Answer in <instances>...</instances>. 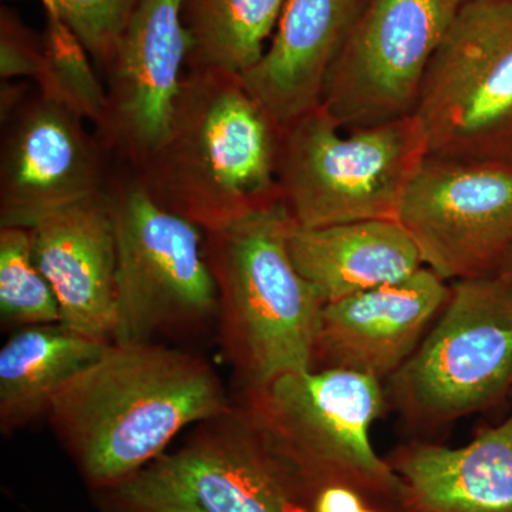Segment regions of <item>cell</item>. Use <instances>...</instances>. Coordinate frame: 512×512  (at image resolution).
I'll return each mask as SVG.
<instances>
[{
	"label": "cell",
	"mask_w": 512,
	"mask_h": 512,
	"mask_svg": "<svg viewBox=\"0 0 512 512\" xmlns=\"http://www.w3.org/2000/svg\"><path fill=\"white\" fill-rule=\"evenodd\" d=\"M311 512H379L362 495L346 487H329L313 498Z\"/></svg>",
	"instance_id": "obj_25"
},
{
	"label": "cell",
	"mask_w": 512,
	"mask_h": 512,
	"mask_svg": "<svg viewBox=\"0 0 512 512\" xmlns=\"http://www.w3.org/2000/svg\"><path fill=\"white\" fill-rule=\"evenodd\" d=\"M191 46L183 0H138L106 69L109 111L99 136L133 170L167 134Z\"/></svg>",
	"instance_id": "obj_13"
},
{
	"label": "cell",
	"mask_w": 512,
	"mask_h": 512,
	"mask_svg": "<svg viewBox=\"0 0 512 512\" xmlns=\"http://www.w3.org/2000/svg\"><path fill=\"white\" fill-rule=\"evenodd\" d=\"M286 0H183L190 33L188 69H220L242 74L265 52Z\"/></svg>",
	"instance_id": "obj_20"
},
{
	"label": "cell",
	"mask_w": 512,
	"mask_h": 512,
	"mask_svg": "<svg viewBox=\"0 0 512 512\" xmlns=\"http://www.w3.org/2000/svg\"><path fill=\"white\" fill-rule=\"evenodd\" d=\"M429 266L403 281L325 303L311 370H349L387 382L419 348L450 296Z\"/></svg>",
	"instance_id": "obj_14"
},
{
	"label": "cell",
	"mask_w": 512,
	"mask_h": 512,
	"mask_svg": "<svg viewBox=\"0 0 512 512\" xmlns=\"http://www.w3.org/2000/svg\"><path fill=\"white\" fill-rule=\"evenodd\" d=\"M500 278H503L504 281L510 282L512 284V252L505 259L504 264L501 265V268L498 269L497 274Z\"/></svg>",
	"instance_id": "obj_26"
},
{
	"label": "cell",
	"mask_w": 512,
	"mask_h": 512,
	"mask_svg": "<svg viewBox=\"0 0 512 512\" xmlns=\"http://www.w3.org/2000/svg\"><path fill=\"white\" fill-rule=\"evenodd\" d=\"M45 12L42 69L35 79L37 92L93 124L100 136L109 111L106 87L97 77L92 57L79 37L53 10Z\"/></svg>",
	"instance_id": "obj_21"
},
{
	"label": "cell",
	"mask_w": 512,
	"mask_h": 512,
	"mask_svg": "<svg viewBox=\"0 0 512 512\" xmlns=\"http://www.w3.org/2000/svg\"><path fill=\"white\" fill-rule=\"evenodd\" d=\"M384 458L399 478L396 512H512V413L466 446L414 439Z\"/></svg>",
	"instance_id": "obj_17"
},
{
	"label": "cell",
	"mask_w": 512,
	"mask_h": 512,
	"mask_svg": "<svg viewBox=\"0 0 512 512\" xmlns=\"http://www.w3.org/2000/svg\"><path fill=\"white\" fill-rule=\"evenodd\" d=\"M399 222L444 281L497 274L512 252V163L427 156Z\"/></svg>",
	"instance_id": "obj_11"
},
{
	"label": "cell",
	"mask_w": 512,
	"mask_h": 512,
	"mask_svg": "<svg viewBox=\"0 0 512 512\" xmlns=\"http://www.w3.org/2000/svg\"><path fill=\"white\" fill-rule=\"evenodd\" d=\"M456 0H366L326 80L322 106L343 131L416 114Z\"/></svg>",
	"instance_id": "obj_10"
},
{
	"label": "cell",
	"mask_w": 512,
	"mask_h": 512,
	"mask_svg": "<svg viewBox=\"0 0 512 512\" xmlns=\"http://www.w3.org/2000/svg\"><path fill=\"white\" fill-rule=\"evenodd\" d=\"M299 274L325 303L403 281L423 268L416 242L399 221L369 220L301 228L289 238Z\"/></svg>",
	"instance_id": "obj_18"
},
{
	"label": "cell",
	"mask_w": 512,
	"mask_h": 512,
	"mask_svg": "<svg viewBox=\"0 0 512 512\" xmlns=\"http://www.w3.org/2000/svg\"><path fill=\"white\" fill-rule=\"evenodd\" d=\"M109 343L55 325L28 326L0 350V427L3 433L47 416L64 384L92 365Z\"/></svg>",
	"instance_id": "obj_19"
},
{
	"label": "cell",
	"mask_w": 512,
	"mask_h": 512,
	"mask_svg": "<svg viewBox=\"0 0 512 512\" xmlns=\"http://www.w3.org/2000/svg\"><path fill=\"white\" fill-rule=\"evenodd\" d=\"M30 232L37 268L59 302L60 325L113 342L117 254L106 191L46 215Z\"/></svg>",
	"instance_id": "obj_15"
},
{
	"label": "cell",
	"mask_w": 512,
	"mask_h": 512,
	"mask_svg": "<svg viewBox=\"0 0 512 512\" xmlns=\"http://www.w3.org/2000/svg\"><path fill=\"white\" fill-rule=\"evenodd\" d=\"M389 409L414 434L436 433L512 396V284L451 282L419 348L386 382Z\"/></svg>",
	"instance_id": "obj_6"
},
{
	"label": "cell",
	"mask_w": 512,
	"mask_h": 512,
	"mask_svg": "<svg viewBox=\"0 0 512 512\" xmlns=\"http://www.w3.org/2000/svg\"><path fill=\"white\" fill-rule=\"evenodd\" d=\"M456 2L458 3V5H463V3L474 2V0H456Z\"/></svg>",
	"instance_id": "obj_27"
},
{
	"label": "cell",
	"mask_w": 512,
	"mask_h": 512,
	"mask_svg": "<svg viewBox=\"0 0 512 512\" xmlns=\"http://www.w3.org/2000/svg\"><path fill=\"white\" fill-rule=\"evenodd\" d=\"M0 313L16 326L60 323L59 302L37 268L29 228H0Z\"/></svg>",
	"instance_id": "obj_22"
},
{
	"label": "cell",
	"mask_w": 512,
	"mask_h": 512,
	"mask_svg": "<svg viewBox=\"0 0 512 512\" xmlns=\"http://www.w3.org/2000/svg\"><path fill=\"white\" fill-rule=\"evenodd\" d=\"M296 227L284 202L205 234L225 356L242 390L311 369L323 301L293 265Z\"/></svg>",
	"instance_id": "obj_3"
},
{
	"label": "cell",
	"mask_w": 512,
	"mask_h": 512,
	"mask_svg": "<svg viewBox=\"0 0 512 512\" xmlns=\"http://www.w3.org/2000/svg\"><path fill=\"white\" fill-rule=\"evenodd\" d=\"M97 494L101 512H311L241 404L202 421L183 447Z\"/></svg>",
	"instance_id": "obj_7"
},
{
	"label": "cell",
	"mask_w": 512,
	"mask_h": 512,
	"mask_svg": "<svg viewBox=\"0 0 512 512\" xmlns=\"http://www.w3.org/2000/svg\"><path fill=\"white\" fill-rule=\"evenodd\" d=\"M214 367L161 343L110 342L50 404V426L94 491L136 476L185 427L228 413Z\"/></svg>",
	"instance_id": "obj_1"
},
{
	"label": "cell",
	"mask_w": 512,
	"mask_h": 512,
	"mask_svg": "<svg viewBox=\"0 0 512 512\" xmlns=\"http://www.w3.org/2000/svg\"><path fill=\"white\" fill-rule=\"evenodd\" d=\"M427 156L416 114L343 131L320 104L282 131V202L301 228L399 221L407 188Z\"/></svg>",
	"instance_id": "obj_5"
},
{
	"label": "cell",
	"mask_w": 512,
	"mask_h": 512,
	"mask_svg": "<svg viewBox=\"0 0 512 512\" xmlns=\"http://www.w3.org/2000/svg\"><path fill=\"white\" fill-rule=\"evenodd\" d=\"M79 37L94 63L106 72L138 0H40Z\"/></svg>",
	"instance_id": "obj_23"
},
{
	"label": "cell",
	"mask_w": 512,
	"mask_h": 512,
	"mask_svg": "<svg viewBox=\"0 0 512 512\" xmlns=\"http://www.w3.org/2000/svg\"><path fill=\"white\" fill-rule=\"evenodd\" d=\"M42 37L37 39L12 13L2 10L0 15V77L39 76L42 69Z\"/></svg>",
	"instance_id": "obj_24"
},
{
	"label": "cell",
	"mask_w": 512,
	"mask_h": 512,
	"mask_svg": "<svg viewBox=\"0 0 512 512\" xmlns=\"http://www.w3.org/2000/svg\"><path fill=\"white\" fill-rule=\"evenodd\" d=\"M238 403L309 507L325 488L346 487L379 512L397 511L399 478L370 440L373 424L389 409L380 380L349 370H299L242 390Z\"/></svg>",
	"instance_id": "obj_4"
},
{
	"label": "cell",
	"mask_w": 512,
	"mask_h": 512,
	"mask_svg": "<svg viewBox=\"0 0 512 512\" xmlns=\"http://www.w3.org/2000/svg\"><path fill=\"white\" fill-rule=\"evenodd\" d=\"M0 164V228H32L106 191L109 150L84 120L37 92L6 119Z\"/></svg>",
	"instance_id": "obj_12"
},
{
	"label": "cell",
	"mask_w": 512,
	"mask_h": 512,
	"mask_svg": "<svg viewBox=\"0 0 512 512\" xmlns=\"http://www.w3.org/2000/svg\"><path fill=\"white\" fill-rule=\"evenodd\" d=\"M366 0H286L264 55L239 74L281 127L322 104L326 80Z\"/></svg>",
	"instance_id": "obj_16"
},
{
	"label": "cell",
	"mask_w": 512,
	"mask_h": 512,
	"mask_svg": "<svg viewBox=\"0 0 512 512\" xmlns=\"http://www.w3.org/2000/svg\"><path fill=\"white\" fill-rule=\"evenodd\" d=\"M106 195L116 235V343L160 336L218 318L205 232L151 198L136 175L111 180Z\"/></svg>",
	"instance_id": "obj_8"
},
{
	"label": "cell",
	"mask_w": 512,
	"mask_h": 512,
	"mask_svg": "<svg viewBox=\"0 0 512 512\" xmlns=\"http://www.w3.org/2000/svg\"><path fill=\"white\" fill-rule=\"evenodd\" d=\"M416 116L429 156L512 163V0L458 6Z\"/></svg>",
	"instance_id": "obj_9"
},
{
	"label": "cell",
	"mask_w": 512,
	"mask_h": 512,
	"mask_svg": "<svg viewBox=\"0 0 512 512\" xmlns=\"http://www.w3.org/2000/svg\"><path fill=\"white\" fill-rule=\"evenodd\" d=\"M282 131L239 74L188 69L164 140L131 173L165 210L220 231L282 202Z\"/></svg>",
	"instance_id": "obj_2"
}]
</instances>
